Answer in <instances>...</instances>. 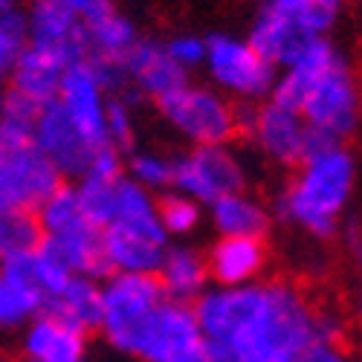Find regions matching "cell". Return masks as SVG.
Listing matches in <instances>:
<instances>
[{
    "label": "cell",
    "instance_id": "1",
    "mask_svg": "<svg viewBox=\"0 0 362 362\" xmlns=\"http://www.w3.org/2000/svg\"><path fill=\"white\" fill-rule=\"evenodd\" d=\"M194 313L206 348L240 362H296L313 342H339V319L290 281L209 287Z\"/></svg>",
    "mask_w": 362,
    "mask_h": 362
},
{
    "label": "cell",
    "instance_id": "2",
    "mask_svg": "<svg viewBox=\"0 0 362 362\" xmlns=\"http://www.w3.org/2000/svg\"><path fill=\"white\" fill-rule=\"evenodd\" d=\"M269 99L298 110L319 142H348L362 125L359 76L330 38H310L301 47L276 78Z\"/></svg>",
    "mask_w": 362,
    "mask_h": 362
},
{
    "label": "cell",
    "instance_id": "3",
    "mask_svg": "<svg viewBox=\"0 0 362 362\" xmlns=\"http://www.w3.org/2000/svg\"><path fill=\"white\" fill-rule=\"evenodd\" d=\"M356 189V157L345 142H313L276 200V215L313 238H334Z\"/></svg>",
    "mask_w": 362,
    "mask_h": 362
},
{
    "label": "cell",
    "instance_id": "4",
    "mask_svg": "<svg viewBox=\"0 0 362 362\" xmlns=\"http://www.w3.org/2000/svg\"><path fill=\"white\" fill-rule=\"evenodd\" d=\"M41 107L21 96H4L0 113V209L38 212L62 189V174L35 145L33 128Z\"/></svg>",
    "mask_w": 362,
    "mask_h": 362
},
{
    "label": "cell",
    "instance_id": "5",
    "mask_svg": "<svg viewBox=\"0 0 362 362\" xmlns=\"http://www.w3.org/2000/svg\"><path fill=\"white\" fill-rule=\"evenodd\" d=\"M168 250V235L160 221V200L131 177L113 189L107 218L102 223V255L107 273L154 276Z\"/></svg>",
    "mask_w": 362,
    "mask_h": 362
},
{
    "label": "cell",
    "instance_id": "6",
    "mask_svg": "<svg viewBox=\"0 0 362 362\" xmlns=\"http://www.w3.org/2000/svg\"><path fill=\"white\" fill-rule=\"evenodd\" d=\"M163 122L192 148L200 145H232L244 131V105H235L212 84L186 81L174 93L157 102Z\"/></svg>",
    "mask_w": 362,
    "mask_h": 362
},
{
    "label": "cell",
    "instance_id": "7",
    "mask_svg": "<svg viewBox=\"0 0 362 362\" xmlns=\"http://www.w3.org/2000/svg\"><path fill=\"white\" fill-rule=\"evenodd\" d=\"M35 215L44 232V244L62 255L76 276L96 279L107 273L102 255V229L87 215L76 186H62Z\"/></svg>",
    "mask_w": 362,
    "mask_h": 362
},
{
    "label": "cell",
    "instance_id": "8",
    "mask_svg": "<svg viewBox=\"0 0 362 362\" xmlns=\"http://www.w3.org/2000/svg\"><path fill=\"white\" fill-rule=\"evenodd\" d=\"M119 351L139 362H203L209 348L194 305L165 298L134 327Z\"/></svg>",
    "mask_w": 362,
    "mask_h": 362
},
{
    "label": "cell",
    "instance_id": "9",
    "mask_svg": "<svg viewBox=\"0 0 362 362\" xmlns=\"http://www.w3.org/2000/svg\"><path fill=\"white\" fill-rule=\"evenodd\" d=\"M206 78L226 99L252 105L269 99L279 78V70L247 41L238 35H212L206 38Z\"/></svg>",
    "mask_w": 362,
    "mask_h": 362
},
{
    "label": "cell",
    "instance_id": "10",
    "mask_svg": "<svg viewBox=\"0 0 362 362\" xmlns=\"http://www.w3.org/2000/svg\"><path fill=\"white\" fill-rule=\"evenodd\" d=\"M247 165L232 145H200L174 160L171 192L192 197L200 206H212L226 194L244 192Z\"/></svg>",
    "mask_w": 362,
    "mask_h": 362
},
{
    "label": "cell",
    "instance_id": "11",
    "mask_svg": "<svg viewBox=\"0 0 362 362\" xmlns=\"http://www.w3.org/2000/svg\"><path fill=\"white\" fill-rule=\"evenodd\" d=\"M244 131L267 163L284 168H296L316 142L301 113L273 99H264L258 107L244 105Z\"/></svg>",
    "mask_w": 362,
    "mask_h": 362
},
{
    "label": "cell",
    "instance_id": "12",
    "mask_svg": "<svg viewBox=\"0 0 362 362\" xmlns=\"http://www.w3.org/2000/svg\"><path fill=\"white\" fill-rule=\"evenodd\" d=\"M165 301L157 276L148 273H110L102 284V325L105 339L119 351L134 327Z\"/></svg>",
    "mask_w": 362,
    "mask_h": 362
},
{
    "label": "cell",
    "instance_id": "13",
    "mask_svg": "<svg viewBox=\"0 0 362 362\" xmlns=\"http://www.w3.org/2000/svg\"><path fill=\"white\" fill-rule=\"evenodd\" d=\"M107 99H110V87L99 76V70L81 58L73 62L62 78L55 102L62 105V110L76 122V128L99 148H110L107 142Z\"/></svg>",
    "mask_w": 362,
    "mask_h": 362
},
{
    "label": "cell",
    "instance_id": "14",
    "mask_svg": "<svg viewBox=\"0 0 362 362\" xmlns=\"http://www.w3.org/2000/svg\"><path fill=\"white\" fill-rule=\"evenodd\" d=\"M33 139L47 154V160L58 168V174L62 177H76V180L84 177V171L93 165V157L102 151L96 142H90L76 128V122L62 110L58 102H49V105H44L38 110Z\"/></svg>",
    "mask_w": 362,
    "mask_h": 362
},
{
    "label": "cell",
    "instance_id": "15",
    "mask_svg": "<svg viewBox=\"0 0 362 362\" xmlns=\"http://www.w3.org/2000/svg\"><path fill=\"white\" fill-rule=\"evenodd\" d=\"M26 18V44L62 55L64 62L84 58V26L62 0H33Z\"/></svg>",
    "mask_w": 362,
    "mask_h": 362
},
{
    "label": "cell",
    "instance_id": "16",
    "mask_svg": "<svg viewBox=\"0 0 362 362\" xmlns=\"http://www.w3.org/2000/svg\"><path fill=\"white\" fill-rule=\"evenodd\" d=\"M189 81V73L168 55V47L154 38H139L125 58V84L160 102Z\"/></svg>",
    "mask_w": 362,
    "mask_h": 362
},
{
    "label": "cell",
    "instance_id": "17",
    "mask_svg": "<svg viewBox=\"0 0 362 362\" xmlns=\"http://www.w3.org/2000/svg\"><path fill=\"white\" fill-rule=\"evenodd\" d=\"M21 351L26 362H87V334L44 310L23 327Z\"/></svg>",
    "mask_w": 362,
    "mask_h": 362
},
{
    "label": "cell",
    "instance_id": "18",
    "mask_svg": "<svg viewBox=\"0 0 362 362\" xmlns=\"http://www.w3.org/2000/svg\"><path fill=\"white\" fill-rule=\"evenodd\" d=\"M206 267L215 287H244L261 281L267 267L264 238H218L206 252Z\"/></svg>",
    "mask_w": 362,
    "mask_h": 362
},
{
    "label": "cell",
    "instance_id": "19",
    "mask_svg": "<svg viewBox=\"0 0 362 362\" xmlns=\"http://www.w3.org/2000/svg\"><path fill=\"white\" fill-rule=\"evenodd\" d=\"M70 62H64L62 55H52L47 49H38L33 44H26L23 52L18 55V62L12 67L9 76V93L26 99L29 105L44 107L49 102H55L58 87L67 73Z\"/></svg>",
    "mask_w": 362,
    "mask_h": 362
},
{
    "label": "cell",
    "instance_id": "20",
    "mask_svg": "<svg viewBox=\"0 0 362 362\" xmlns=\"http://www.w3.org/2000/svg\"><path fill=\"white\" fill-rule=\"evenodd\" d=\"M247 41H250L276 70H284L310 38L301 33V29H298L287 15H281L276 6H269L267 0H261V4L255 6V12H252Z\"/></svg>",
    "mask_w": 362,
    "mask_h": 362
},
{
    "label": "cell",
    "instance_id": "21",
    "mask_svg": "<svg viewBox=\"0 0 362 362\" xmlns=\"http://www.w3.org/2000/svg\"><path fill=\"white\" fill-rule=\"evenodd\" d=\"M47 310V296L35 284L23 261L0 264V334L23 330L38 313Z\"/></svg>",
    "mask_w": 362,
    "mask_h": 362
},
{
    "label": "cell",
    "instance_id": "22",
    "mask_svg": "<svg viewBox=\"0 0 362 362\" xmlns=\"http://www.w3.org/2000/svg\"><path fill=\"white\" fill-rule=\"evenodd\" d=\"M154 276H157L165 298L183 301V305H192V301H197L209 290L206 255L197 252L194 247H186V244L168 247Z\"/></svg>",
    "mask_w": 362,
    "mask_h": 362
},
{
    "label": "cell",
    "instance_id": "23",
    "mask_svg": "<svg viewBox=\"0 0 362 362\" xmlns=\"http://www.w3.org/2000/svg\"><path fill=\"white\" fill-rule=\"evenodd\" d=\"M209 218L218 229V238H264L269 221H273L269 209L247 192H235L212 203Z\"/></svg>",
    "mask_w": 362,
    "mask_h": 362
},
{
    "label": "cell",
    "instance_id": "24",
    "mask_svg": "<svg viewBox=\"0 0 362 362\" xmlns=\"http://www.w3.org/2000/svg\"><path fill=\"white\" fill-rule=\"evenodd\" d=\"M47 310L90 334L102 325V284L90 276H73L70 284L47 305Z\"/></svg>",
    "mask_w": 362,
    "mask_h": 362
},
{
    "label": "cell",
    "instance_id": "25",
    "mask_svg": "<svg viewBox=\"0 0 362 362\" xmlns=\"http://www.w3.org/2000/svg\"><path fill=\"white\" fill-rule=\"evenodd\" d=\"M281 15H287L308 38H327L339 23L348 0H267Z\"/></svg>",
    "mask_w": 362,
    "mask_h": 362
},
{
    "label": "cell",
    "instance_id": "26",
    "mask_svg": "<svg viewBox=\"0 0 362 362\" xmlns=\"http://www.w3.org/2000/svg\"><path fill=\"white\" fill-rule=\"evenodd\" d=\"M44 244V232L35 212L0 209V264L29 258Z\"/></svg>",
    "mask_w": 362,
    "mask_h": 362
},
{
    "label": "cell",
    "instance_id": "27",
    "mask_svg": "<svg viewBox=\"0 0 362 362\" xmlns=\"http://www.w3.org/2000/svg\"><path fill=\"white\" fill-rule=\"evenodd\" d=\"M125 177L148 192H163L174 183V160L151 148H134L125 163Z\"/></svg>",
    "mask_w": 362,
    "mask_h": 362
},
{
    "label": "cell",
    "instance_id": "28",
    "mask_svg": "<svg viewBox=\"0 0 362 362\" xmlns=\"http://www.w3.org/2000/svg\"><path fill=\"white\" fill-rule=\"evenodd\" d=\"M26 267H29V273H33V279H35V284L41 287V293L47 296V305L49 301L62 293L67 284H70V279L76 276L73 269L67 267V261L58 255L49 244H41L33 255L26 258Z\"/></svg>",
    "mask_w": 362,
    "mask_h": 362
},
{
    "label": "cell",
    "instance_id": "29",
    "mask_svg": "<svg viewBox=\"0 0 362 362\" xmlns=\"http://www.w3.org/2000/svg\"><path fill=\"white\" fill-rule=\"evenodd\" d=\"M160 221L168 238H189L203 223V206L180 192H168L160 197Z\"/></svg>",
    "mask_w": 362,
    "mask_h": 362
},
{
    "label": "cell",
    "instance_id": "30",
    "mask_svg": "<svg viewBox=\"0 0 362 362\" xmlns=\"http://www.w3.org/2000/svg\"><path fill=\"white\" fill-rule=\"evenodd\" d=\"M107 142L116 151L134 148L136 139V107L128 96H110L107 99Z\"/></svg>",
    "mask_w": 362,
    "mask_h": 362
},
{
    "label": "cell",
    "instance_id": "31",
    "mask_svg": "<svg viewBox=\"0 0 362 362\" xmlns=\"http://www.w3.org/2000/svg\"><path fill=\"white\" fill-rule=\"evenodd\" d=\"M23 47H26V18L18 12L15 18L0 23V84L9 81Z\"/></svg>",
    "mask_w": 362,
    "mask_h": 362
},
{
    "label": "cell",
    "instance_id": "32",
    "mask_svg": "<svg viewBox=\"0 0 362 362\" xmlns=\"http://www.w3.org/2000/svg\"><path fill=\"white\" fill-rule=\"evenodd\" d=\"M165 47H168V55L186 73L203 67V62H206V38H200V35H174L171 41H165Z\"/></svg>",
    "mask_w": 362,
    "mask_h": 362
},
{
    "label": "cell",
    "instance_id": "33",
    "mask_svg": "<svg viewBox=\"0 0 362 362\" xmlns=\"http://www.w3.org/2000/svg\"><path fill=\"white\" fill-rule=\"evenodd\" d=\"M296 362H354L339 342H313L308 351H301Z\"/></svg>",
    "mask_w": 362,
    "mask_h": 362
},
{
    "label": "cell",
    "instance_id": "34",
    "mask_svg": "<svg viewBox=\"0 0 362 362\" xmlns=\"http://www.w3.org/2000/svg\"><path fill=\"white\" fill-rule=\"evenodd\" d=\"M62 4L81 21V26L93 23L96 18H102V15H107L110 9H116L110 0H62Z\"/></svg>",
    "mask_w": 362,
    "mask_h": 362
},
{
    "label": "cell",
    "instance_id": "35",
    "mask_svg": "<svg viewBox=\"0 0 362 362\" xmlns=\"http://www.w3.org/2000/svg\"><path fill=\"white\" fill-rule=\"evenodd\" d=\"M18 15V0H0V23Z\"/></svg>",
    "mask_w": 362,
    "mask_h": 362
},
{
    "label": "cell",
    "instance_id": "36",
    "mask_svg": "<svg viewBox=\"0 0 362 362\" xmlns=\"http://www.w3.org/2000/svg\"><path fill=\"white\" fill-rule=\"evenodd\" d=\"M203 362H240V359H235V356H229V354H218V351H206Z\"/></svg>",
    "mask_w": 362,
    "mask_h": 362
},
{
    "label": "cell",
    "instance_id": "37",
    "mask_svg": "<svg viewBox=\"0 0 362 362\" xmlns=\"http://www.w3.org/2000/svg\"><path fill=\"white\" fill-rule=\"evenodd\" d=\"M0 113H4V96H0Z\"/></svg>",
    "mask_w": 362,
    "mask_h": 362
},
{
    "label": "cell",
    "instance_id": "38",
    "mask_svg": "<svg viewBox=\"0 0 362 362\" xmlns=\"http://www.w3.org/2000/svg\"><path fill=\"white\" fill-rule=\"evenodd\" d=\"M0 362H12V359H6V356H0Z\"/></svg>",
    "mask_w": 362,
    "mask_h": 362
}]
</instances>
